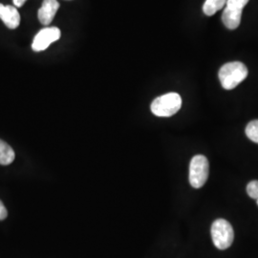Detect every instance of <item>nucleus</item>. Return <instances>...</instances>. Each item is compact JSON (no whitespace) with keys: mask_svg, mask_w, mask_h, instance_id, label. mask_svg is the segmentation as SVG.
I'll use <instances>...</instances> for the list:
<instances>
[{"mask_svg":"<svg viewBox=\"0 0 258 258\" xmlns=\"http://www.w3.org/2000/svg\"><path fill=\"white\" fill-rule=\"evenodd\" d=\"M0 19L9 29H16L20 24V15L16 7L0 4Z\"/></svg>","mask_w":258,"mask_h":258,"instance_id":"obj_8","label":"nucleus"},{"mask_svg":"<svg viewBox=\"0 0 258 258\" xmlns=\"http://www.w3.org/2000/svg\"><path fill=\"white\" fill-rule=\"evenodd\" d=\"M210 172V164L207 157L196 155L189 165V183L194 188H200L206 184Z\"/></svg>","mask_w":258,"mask_h":258,"instance_id":"obj_4","label":"nucleus"},{"mask_svg":"<svg viewBox=\"0 0 258 258\" xmlns=\"http://www.w3.org/2000/svg\"><path fill=\"white\" fill-rule=\"evenodd\" d=\"M227 0H206L204 3L203 11L205 15L212 17L215 13L225 7Z\"/></svg>","mask_w":258,"mask_h":258,"instance_id":"obj_10","label":"nucleus"},{"mask_svg":"<svg viewBox=\"0 0 258 258\" xmlns=\"http://www.w3.org/2000/svg\"><path fill=\"white\" fill-rule=\"evenodd\" d=\"M25 2H26V0H14V4L17 7H21Z\"/></svg>","mask_w":258,"mask_h":258,"instance_id":"obj_14","label":"nucleus"},{"mask_svg":"<svg viewBox=\"0 0 258 258\" xmlns=\"http://www.w3.org/2000/svg\"><path fill=\"white\" fill-rule=\"evenodd\" d=\"M246 135L250 141L258 144V120L249 121L246 127Z\"/></svg>","mask_w":258,"mask_h":258,"instance_id":"obj_11","label":"nucleus"},{"mask_svg":"<svg viewBox=\"0 0 258 258\" xmlns=\"http://www.w3.org/2000/svg\"><path fill=\"white\" fill-rule=\"evenodd\" d=\"M218 75L223 88L231 90L247 78L248 68L240 61H232L223 65Z\"/></svg>","mask_w":258,"mask_h":258,"instance_id":"obj_1","label":"nucleus"},{"mask_svg":"<svg viewBox=\"0 0 258 258\" xmlns=\"http://www.w3.org/2000/svg\"><path fill=\"white\" fill-rule=\"evenodd\" d=\"M59 8V3L56 0H43V3L38 10V20L42 25H49L55 18V13Z\"/></svg>","mask_w":258,"mask_h":258,"instance_id":"obj_7","label":"nucleus"},{"mask_svg":"<svg viewBox=\"0 0 258 258\" xmlns=\"http://www.w3.org/2000/svg\"><path fill=\"white\" fill-rule=\"evenodd\" d=\"M247 194L249 195L250 198L252 199H258V181L254 180L249 182L248 185H247Z\"/></svg>","mask_w":258,"mask_h":258,"instance_id":"obj_12","label":"nucleus"},{"mask_svg":"<svg viewBox=\"0 0 258 258\" xmlns=\"http://www.w3.org/2000/svg\"><path fill=\"white\" fill-rule=\"evenodd\" d=\"M16 154L14 149L2 140H0V165L7 166L14 162Z\"/></svg>","mask_w":258,"mask_h":258,"instance_id":"obj_9","label":"nucleus"},{"mask_svg":"<svg viewBox=\"0 0 258 258\" xmlns=\"http://www.w3.org/2000/svg\"><path fill=\"white\" fill-rule=\"evenodd\" d=\"M60 30L56 27L44 28L34 38L32 49L36 52L46 50L50 44L60 38Z\"/></svg>","mask_w":258,"mask_h":258,"instance_id":"obj_6","label":"nucleus"},{"mask_svg":"<svg viewBox=\"0 0 258 258\" xmlns=\"http://www.w3.org/2000/svg\"><path fill=\"white\" fill-rule=\"evenodd\" d=\"M7 215H8V212H7L6 208H5V206L0 201V221L6 219Z\"/></svg>","mask_w":258,"mask_h":258,"instance_id":"obj_13","label":"nucleus"},{"mask_svg":"<svg viewBox=\"0 0 258 258\" xmlns=\"http://www.w3.org/2000/svg\"><path fill=\"white\" fill-rule=\"evenodd\" d=\"M256 201H257V205H258V199H257V200H256Z\"/></svg>","mask_w":258,"mask_h":258,"instance_id":"obj_15","label":"nucleus"},{"mask_svg":"<svg viewBox=\"0 0 258 258\" xmlns=\"http://www.w3.org/2000/svg\"><path fill=\"white\" fill-rule=\"evenodd\" d=\"M182 98L177 93H167L156 98L150 106L157 117H171L181 109Z\"/></svg>","mask_w":258,"mask_h":258,"instance_id":"obj_2","label":"nucleus"},{"mask_svg":"<svg viewBox=\"0 0 258 258\" xmlns=\"http://www.w3.org/2000/svg\"><path fill=\"white\" fill-rule=\"evenodd\" d=\"M249 1V0H227L226 7L222 16V21L226 27L230 30H234L239 26L242 11Z\"/></svg>","mask_w":258,"mask_h":258,"instance_id":"obj_5","label":"nucleus"},{"mask_svg":"<svg viewBox=\"0 0 258 258\" xmlns=\"http://www.w3.org/2000/svg\"><path fill=\"white\" fill-rule=\"evenodd\" d=\"M212 237L213 244L219 249L230 248L234 239V232L231 224L225 219H217L212 223Z\"/></svg>","mask_w":258,"mask_h":258,"instance_id":"obj_3","label":"nucleus"}]
</instances>
